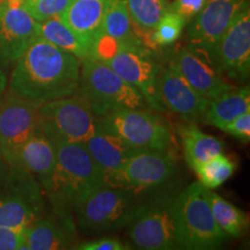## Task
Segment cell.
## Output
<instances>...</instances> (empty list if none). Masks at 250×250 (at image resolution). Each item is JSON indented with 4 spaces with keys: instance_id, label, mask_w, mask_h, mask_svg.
<instances>
[{
    "instance_id": "cell-16",
    "label": "cell",
    "mask_w": 250,
    "mask_h": 250,
    "mask_svg": "<svg viewBox=\"0 0 250 250\" xmlns=\"http://www.w3.org/2000/svg\"><path fill=\"white\" fill-rule=\"evenodd\" d=\"M158 94L162 107L186 121L195 123L202 120L210 100L199 95L177 71L168 64L158 73Z\"/></svg>"
},
{
    "instance_id": "cell-25",
    "label": "cell",
    "mask_w": 250,
    "mask_h": 250,
    "mask_svg": "<svg viewBox=\"0 0 250 250\" xmlns=\"http://www.w3.org/2000/svg\"><path fill=\"white\" fill-rule=\"evenodd\" d=\"M36 34L37 36L48 41L51 44L74 55L80 61L90 57L89 50L81 42L79 37L65 24L61 17H54L37 22Z\"/></svg>"
},
{
    "instance_id": "cell-12",
    "label": "cell",
    "mask_w": 250,
    "mask_h": 250,
    "mask_svg": "<svg viewBox=\"0 0 250 250\" xmlns=\"http://www.w3.org/2000/svg\"><path fill=\"white\" fill-rule=\"evenodd\" d=\"M248 4V0H208L188 27L187 40L190 48L211 62L218 42Z\"/></svg>"
},
{
    "instance_id": "cell-29",
    "label": "cell",
    "mask_w": 250,
    "mask_h": 250,
    "mask_svg": "<svg viewBox=\"0 0 250 250\" xmlns=\"http://www.w3.org/2000/svg\"><path fill=\"white\" fill-rule=\"evenodd\" d=\"M133 24L140 29L152 30L169 8L168 0H125Z\"/></svg>"
},
{
    "instance_id": "cell-19",
    "label": "cell",
    "mask_w": 250,
    "mask_h": 250,
    "mask_svg": "<svg viewBox=\"0 0 250 250\" xmlns=\"http://www.w3.org/2000/svg\"><path fill=\"white\" fill-rule=\"evenodd\" d=\"M35 177L43 191L51 186L56 167L54 144L39 130L19 148L13 164Z\"/></svg>"
},
{
    "instance_id": "cell-17",
    "label": "cell",
    "mask_w": 250,
    "mask_h": 250,
    "mask_svg": "<svg viewBox=\"0 0 250 250\" xmlns=\"http://www.w3.org/2000/svg\"><path fill=\"white\" fill-rule=\"evenodd\" d=\"M168 64L179 72L199 95L208 100L215 99L234 87L225 80L223 74L204 55L190 46L176 50Z\"/></svg>"
},
{
    "instance_id": "cell-31",
    "label": "cell",
    "mask_w": 250,
    "mask_h": 250,
    "mask_svg": "<svg viewBox=\"0 0 250 250\" xmlns=\"http://www.w3.org/2000/svg\"><path fill=\"white\" fill-rule=\"evenodd\" d=\"M26 228L0 226V250H26Z\"/></svg>"
},
{
    "instance_id": "cell-32",
    "label": "cell",
    "mask_w": 250,
    "mask_h": 250,
    "mask_svg": "<svg viewBox=\"0 0 250 250\" xmlns=\"http://www.w3.org/2000/svg\"><path fill=\"white\" fill-rule=\"evenodd\" d=\"M221 130L240 142L248 144L250 142V111L240 115L235 120L224 125Z\"/></svg>"
},
{
    "instance_id": "cell-34",
    "label": "cell",
    "mask_w": 250,
    "mask_h": 250,
    "mask_svg": "<svg viewBox=\"0 0 250 250\" xmlns=\"http://www.w3.org/2000/svg\"><path fill=\"white\" fill-rule=\"evenodd\" d=\"M206 1L208 0H174L173 4L169 5V8L187 20H190L202 11Z\"/></svg>"
},
{
    "instance_id": "cell-11",
    "label": "cell",
    "mask_w": 250,
    "mask_h": 250,
    "mask_svg": "<svg viewBox=\"0 0 250 250\" xmlns=\"http://www.w3.org/2000/svg\"><path fill=\"white\" fill-rule=\"evenodd\" d=\"M175 171L176 161L168 149H143L130 156L121 168L105 177L104 182L138 191L162 186L174 176Z\"/></svg>"
},
{
    "instance_id": "cell-13",
    "label": "cell",
    "mask_w": 250,
    "mask_h": 250,
    "mask_svg": "<svg viewBox=\"0 0 250 250\" xmlns=\"http://www.w3.org/2000/svg\"><path fill=\"white\" fill-rule=\"evenodd\" d=\"M40 105L9 93L0 94V147L8 166L19 148L39 131Z\"/></svg>"
},
{
    "instance_id": "cell-3",
    "label": "cell",
    "mask_w": 250,
    "mask_h": 250,
    "mask_svg": "<svg viewBox=\"0 0 250 250\" xmlns=\"http://www.w3.org/2000/svg\"><path fill=\"white\" fill-rule=\"evenodd\" d=\"M100 118L118 110L147 109L142 93L122 79L104 62L92 57L81 59L80 83L76 92Z\"/></svg>"
},
{
    "instance_id": "cell-10",
    "label": "cell",
    "mask_w": 250,
    "mask_h": 250,
    "mask_svg": "<svg viewBox=\"0 0 250 250\" xmlns=\"http://www.w3.org/2000/svg\"><path fill=\"white\" fill-rule=\"evenodd\" d=\"M122 79L143 94L148 107L166 111L158 94V73L160 64L153 58L151 50L144 45H118L115 54L103 62Z\"/></svg>"
},
{
    "instance_id": "cell-27",
    "label": "cell",
    "mask_w": 250,
    "mask_h": 250,
    "mask_svg": "<svg viewBox=\"0 0 250 250\" xmlns=\"http://www.w3.org/2000/svg\"><path fill=\"white\" fill-rule=\"evenodd\" d=\"M198 176L199 183H202L206 189H217L229 179L236 170V164L229 156L218 154L208 159L193 168Z\"/></svg>"
},
{
    "instance_id": "cell-35",
    "label": "cell",
    "mask_w": 250,
    "mask_h": 250,
    "mask_svg": "<svg viewBox=\"0 0 250 250\" xmlns=\"http://www.w3.org/2000/svg\"><path fill=\"white\" fill-rule=\"evenodd\" d=\"M9 67H11V65L5 61V58L0 54V94L5 93L6 88H7Z\"/></svg>"
},
{
    "instance_id": "cell-18",
    "label": "cell",
    "mask_w": 250,
    "mask_h": 250,
    "mask_svg": "<svg viewBox=\"0 0 250 250\" xmlns=\"http://www.w3.org/2000/svg\"><path fill=\"white\" fill-rule=\"evenodd\" d=\"M27 250L76 249L77 232L72 214L55 212L54 217L40 218L26 228Z\"/></svg>"
},
{
    "instance_id": "cell-4",
    "label": "cell",
    "mask_w": 250,
    "mask_h": 250,
    "mask_svg": "<svg viewBox=\"0 0 250 250\" xmlns=\"http://www.w3.org/2000/svg\"><path fill=\"white\" fill-rule=\"evenodd\" d=\"M173 211L181 249H214L227 240L212 213L210 190L202 183H191L174 197Z\"/></svg>"
},
{
    "instance_id": "cell-21",
    "label": "cell",
    "mask_w": 250,
    "mask_h": 250,
    "mask_svg": "<svg viewBox=\"0 0 250 250\" xmlns=\"http://www.w3.org/2000/svg\"><path fill=\"white\" fill-rule=\"evenodd\" d=\"M89 154L102 170L104 179L122 167L130 156L143 149L132 147L117 134L110 132L99 123L98 129L85 143Z\"/></svg>"
},
{
    "instance_id": "cell-9",
    "label": "cell",
    "mask_w": 250,
    "mask_h": 250,
    "mask_svg": "<svg viewBox=\"0 0 250 250\" xmlns=\"http://www.w3.org/2000/svg\"><path fill=\"white\" fill-rule=\"evenodd\" d=\"M104 129L139 149L166 151L170 147L171 132L159 115L146 109L118 110L99 118Z\"/></svg>"
},
{
    "instance_id": "cell-36",
    "label": "cell",
    "mask_w": 250,
    "mask_h": 250,
    "mask_svg": "<svg viewBox=\"0 0 250 250\" xmlns=\"http://www.w3.org/2000/svg\"><path fill=\"white\" fill-rule=\"evenodd\" d=\"M8 164L5 160L4 153H2V149L0 147V181H4L6 174L8 171Z\"/></svg>"
},
{
    "instance_id": "cell-2",
    "label": "cell",
    "mask_w": 250,
    "mask_h": 250,
    "mask_svg": "<svg viewBox=\"0 0 250 250\" xmlns=\"http://www.w3.org/2000/svg\"><path fill=\"white\" fill-rule=\"evenodd\" d=\"M52 144L56 167L46 193L55 212L72 214L74 203L94 187L105 183L104 176L83 143L56 140Z\"/></svg>"
},
{
    "instance_id": "cell-8",
    "label": "cell",
    "mask_w": 250,
    "mask_h": 250,
    "mask_svg": "<svg viewBox=\"0 0 250 250\" xmlns=\"http://www.w3.org/2000/svg\"><path fill=\"white\" fill-rule=\"evenodd\" d=\"M173 199L168 197L143 202L130 221L129 237L145 250L180 249L175 225Z\"/></svg>"
},
{
    "instance_id": "cell-20",
    "label": "cell",
    "mask_w": 250,
    "mask_h": 250,
    "mask_svg": "<svg viewBox=\"0 0 250 250\" xmlns=\"http://www.w3.org/2000/svg\"><path fill=\"white\" fill-rule=\"evenodd\" d=\"M105 0H71L61 15L65 24L92 52L94 42L101 34Z\"/></svg>"
},
{
    "instance_id": "cell-33",
    "label": "cell",
    "mask_w": 250,
    "mask_h": 250,
    "mask_svg": "<svg viewBox=\"0 0 250 250\" xmlns=\"http://www.w3.org/2000/svg\"><path fill=\"white\" fill-rule=\"evenodd\" d=\"M131 247L126 246L117 237H101L83 243H78L76 249L80 250H126Z\"/></svg>"
},
{
    "instance_id": "cell-7",
    "label": "cell",
    "mask_w": 250,
    "mask_h": 250,
    "mask_svg": "<svg viewBox=\"0 0 250 250\" xmlns=\"http://www.w3.org/2000/svg\"><path fill=\"white\" fill-rule=\"evenodd\" d=\"M0 191V226L27 228L42 218V188L33 175L18 166H9Z\"/></svg>"
},
{
    "instance_id": "cell-23",
    "label": "cell",
    "mask_w": 250,
    "mask_h": 250,
    "mask_svg": "<svg viewBox=\"0 0 250 250\" xmlns=\"http://www.w3.org/2000/svg\"><path fill=\"white\" fill-rule=\"evenodd\" d=\"M180 136L184 158L192 169L197 165L224 152V143L220 139L203 132L193 123L182 125L180 127Z\"/></svg>"
},
{
    "instance_id": "cell-5",
    "label": "cell",
    "mask_w": 250,
    "mask_h": 250,
    "mask_svg": "<svg viewBox=\"0 0 250 250\" xmlns=\"http://www.w3.org/2000/svg\"><path fill=\"white\" fill-rule=\"evenodd\" d=\"M142 203L134 190L102 183L81 196L73 212L83 232L104 233L127 226Z\"/></svg>"
},
{
    "instance_id": "cell-28",
    "label": "cell",
    "mask_w": 250,
    "mask_h": 250,
    "mask_svg": "<svg viewBox=\"0 0 250 250\" xmlns=\"http://www.w3.org/2000/svg\"><path fill=\"white\" fill-rule=\"evenodd\" d=\"M187 19L168 8V11L162 15L154 29L149 34V50H158L159 48L170 45L176 42L182 35L184 27L187 24Z\"/></svg>"
},
{
    "instance_id": "cell-1",
    "label": "cell",
    "mask_w": 250,
    "mask_h": 250,
    "mask_svg": "<svg viewBox=\"0 0 250 250\" xmlns=\"http://www.w3.org/2000/svg\"><path fill=\"white\" fill-rule=\"evenodd\" d=\"M9 72L7 93L44 103L73 95L79 88L81 61L36 36Z\"/></svg>"
},
{
    "instance_id": "cell-15",
    "label": "cell",
    "mask_w": 250,
    "mask_h": 250,
    "mask_svg": "<svg viewBox=\"0 0 250 250\" xmlns=\"http://www.w3.org/2000/svg\"><path fill=\"white\" fill-rule=\"evenodd\" d=\"M36 28L24 0H0V54L11 66L37 36Z\"/></svg>"
},
{
    "instance_id": "cell-30",
    "label": "cell",
    "mask_w": 250,
    "mask_h": 250,
    "mask_svg": "<svg viewBox=\"0 0 250 250\" xmlns=\"http://www.w3.org/2000/svg\"><path fill=\"white\" fill-rule=\"evenodd\" d=\"M71 0H24V7L37 22L61 17Z\"/></svg>"
},
{
    "instance_id": "cell-24",
    "label": "cell",
    "mask_w": 250,
    "mask_h": 250,
    "mask_svg": "<svg viewBox=\"0 0 250 250\" xmlns=\"http://www.w3.org/2000/svg\"><path fill=\"white\" fill-rule=\"evenodd\" d=\"M101 34L116 41L118 45H143L134 33L125 0H105Z\"/></svg>"
},
{
    "instance_id": "cell-14",
    "label": "cell",
    "mask_w": 250,
    "mask_h": 250,
    "mask_svg": "<svg viewBox=\"0 0 250 250\" xmlns=\"http://www.w3.org/2000/svg\"><path fill=\"white\" fill-rule=\"evenodd\" d=\"M211 62L230 80L246 83L250 74L249 4L237 14L215 46Z\"/></svg>"
},
{
    "instance_id": "cell-6",
    "label": "cell",
    "mask_w": 250,
    "mask_h": 250,
    "mask_svg": "<svg viewBox=\"0 0 250 250\" xmlns=\"http://www.w3.org/2000/svg\"><path fill=\"white\" fill-rule=\"evenodd\" d=\"M99 118L78 94L41 103L39 130L51 142L85 144L98 129Z\"/></svg>"
},
{
    "instance_id": "cell-26",
    "label": "cell",
    "mask_w": 250,
    "mask_h": 250,
    "mask_svg": "<svg viewBox=\"0 0 250 250\" xmlns=\"http://www.w3.org/2000/svg\"><path fill=\"white\" fill-rule=\"evenodd\" d=\"M210 203L215 223L227 237H240L249 227L248 214L210 190Z\"/></svg>"
},
{
    "instance_id": "cell-22",
    "label": "cell",
    "mask_w": 250,
    "mask_h": 250,
    "mask_svg": "<svg viewBox=\"0 0 250 250\" xmlns=\"http://www.w3.org/2000/svg\"><path fill=\"white\" fill-rule=\"evenodd\" d=\"M247 111H250L249 87H233L215 99L210 100L203 120L205 123L221 130L224 125Z\"/></svg>"
}]
</instances>
